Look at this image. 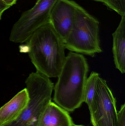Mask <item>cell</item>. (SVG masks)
<instances>
[{
    "mask_svg": "<svg viewBox=\"0 0 125 126\" xmlns=\"http://www.w3.org/2000/svg\"><path fill=\"white\" fill-rule=\"evenodd\" d=\"M119 26L112 34V52L116 68L125 73V16H121Z\"/></svg>",
    "mask_w": 125,
    "mask_h": 126,
    "instance_id": "30bf717a",
    "label": "cell"
},
{
    "mask_svg": "<svg viewBox=\"0 0 125 126\" xmlns=\"http://www.w3.org/2000/svg\"><path fill=\"white\" fill-rule=\"evenodd\" d=\"M90 114L93 126H119L116 98L106 81L100 76L97 79L96 93Z\"/></svg>",
    "mask_w": 125,
    "mask_h": 126,
    "instance_id": "8992f818",
    "label": "cell"
},
{
    "mask_svg": "<svg viewBox=\"0 0 125 126\" xmlns=\"http://www.w3.org/2000/svg\"><path fill=\"white\" fill-rule=\"evenodd\" d=\"M58 0H37L34 6L23 13L12 27L9 40L15 43L26 42L39 28L50 23L53 7Z\"/></svg>",
    "mask_w": 125,
    "mask_h": 126,
    "instance_id": "5b68a950",
    "label": "cell"
},
{
    "mask_svg": "<svg viewBox=\"0 0 125 126\" xmlns=\"http://www.w3.org/2000/svg\"><path fill=\"white\" fill-rule=\"evenodd\" d=\"M119 126H125V104H123L118 112Z\"/></svg>",
    "mask_w": 125,
    "mask_h": 126,
    "instance_id": "4fadbf2b",
    "label": "cell"
},
{
    "mask_svg": "<svg viewBox=\"0 0 125 126\" xmlns=\"http://www.w3.org/2000/svg\"><path fill=\"white\" fill-rule=\"evenodd\" d=\"M10 7V6L5 4L4 2L0 0V20H1V16L4 11Z\"/></svg>",
    "mask_w": 125,
    "mask_h": 126,
    "instance_id": "5bb4252c",
    "label": "cell"
},
{
    "mask_svg": "<svg viewBox=\"0 0 125 126\" xmlns=\"http://www.w3.org/2000/svg\"><path fill=\"white\" fill-rule=\"evenodd\" d=\"M64 45L65 49L70 51L92 57L102 52L99 21L77 3L73 27Z\"/></svg>",
    "mask_w": 125,
    "mask_h": 126,
    "instance_id": "3957f363",
    "label": "cell"
},
{
    "mask_svg": "<svg viewBox=\"0 0 125 126\" xmlns=\"http://www.w3.org/2000/svg\"><path fill=\"white\" fill-rule=\"evenodd\" d=\"M89 66L83 55L70 51L54 87L53 100L68 112H73L84 102V86Z\"/></svg>",
    "mask_w": 125,
    "mask_h": 126,
    "instance_id": "7a4b0ae2",
    "label": "cell"
},
{
    "mask_svg": "<svg viewBox=\"0 0 125 126\" xmlns=\"http://www.w3.org/2000/svg\"><path fill=\"white\" fill-rule=\"evenodd\" d=\"M103 3L121 16H125V0H104Z\"/></svg>",
    "mask_w": 125,
    "mask_h": 126,
    "instance_id": "7c38bea8",
    "label": "cell"
},
{
    "mask_svg": "<svg viewBox=\"0 0 125 126\" xmlns=\"http://www.w3.org/2000/svg\"><path fill=\"white\" fill-rule=\"evenodd\" d=\"M68 112L51 101L40 116L36 126H73Z\"/></svg>",
    "mask_w": 125,
    "mask_h": 126,
    "instance_id": "9c48e42d",
    "label": "cell"
},
{
    "mask_svg": "<svg viewBox=\"0 0 125 126\" xmlns=\"http://www.w3.org/2000/svg\"><path fill=\"white\" fill-rule=\"evenodd\" d=\"M76 4L71 0H58L51 13L50 23L64 42L73 27Z\"/></svg>",
    "mask_w": 125,
    "mask_h": 126,
    "instance_id": "52a82bcc",
    "label": "cell"
},
{
    "mask_svg": "<svg viewBox=\"0 0 125 126\" xmlns=\"http://www.w3.org/2000/svg\"><path fill=\"white\" fill-rule=\"evenodd\" d=\"M1 0L11 7L16 3L17 0Z\"/></svg>",
    "mask_w": 125,
    "mask_h": 126,
    "instance_id": "9a60e30c",
    "label": "cell"
},
{
    "mask_svg": "<svg viewBox=\"0 0 125 126\" xmlns=\"http://www.w3.org/2000/svg\"><path fill=\"white\" fill-rule=\"evenodd\" d=\"M26 44L27 52L37 72L48 78H57L65 61L64 41L50 23L37 30Z\"/></svg>",
    "mask_w": 125,
    "mask_h": 126,
    "instance_id": "6da1fadb",
    "label": "cell"
},
{
    "mask_svg": "<svg viewBox=\"0 0 125 126\" xmlns=\"http://www.w3.org/2000/svg\"><path fill=\"white\" fill-rule=\"evenodd\" d=\"M25 84L28 103L20 117L8 126H36L40 116L51 101L54 84L49 78L36 71L29 75Z\"/></svg>",
    "mask_w": 125,
    "mask_h": 126,
    "instance_id": "277c9868",
    "label": "cell"
},
{
    "mask_svg": "<svg viewBox=\"0 0 125 126\" xmlns=\"http://www.w3.org/2000/svg\"><path fill=\"white\" fill-rule=\"evenodd\" d=\"M73 126H83V125H75V124H74V125H73Z\"/></svg>",
    "mask_w": 125,
    "mask_h": 126,
    "instance_id": "e0dca14e",
    "label": "cell"
},
{
    "mask_svg": "<svg viewBox=\"0 0 125 126\" xmlns=\"http://www.w3.org/2000/svg\"><path fill=\"white\" fill-rule=\"evenodd\" d=\"M100 75L96 72H92L87 78L84 86V102L88 105L90 112L91 111L96 91L97 79Z\"/></svg>",
    "mask_w": 125,
    "mask_h": 126,
    "instance_id": "8fae6325",
    "label": "cell"
},
{
    "mask_svg": "<svg viewBox=\"0 0 125 126\" xmlns=\"http://www.w3.org/2000/svg\"><path fill=\"white\" fill-rule=\"evenodd\" d=\"M92 0L95 1H98V2H102L103 3L104 0Z\"/></svg>",
    "mask_w": 125,
    "mask_h": 126,
    "instance_id": "2e32d148",
    "label": "cell"
},
{
    "mask_svg": "<svg viewBox=\"0 0 125 126\" xmlns=\"http://www.w3.org/2000/svg\"><path fill=\"white\" fill-rule=\"evenodd\" d=\"M29 100L26 89H23L0 108V126H8L15 122L27 106Z\"/></svg>",
    "mask_w": 125,
    "mask_h": 126,
    "instance_id": "ba28073f",
    "label": "cell"
}]
</instances>
